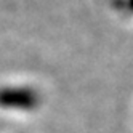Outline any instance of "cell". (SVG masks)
Wrapping results in <instances>:
<instances>
[{"label":"cell","instance_id":"1","mask_svg":"<svg viewBox=\"0 0 133 133\" xmlns=\"http://www.w3.org/2000/svg\"><path fill=\"white\" fill-rule=\"evenodd\" d=\"M40 103L37 91L31 87H2L0 108L11 111H34Z\"/></svg>","mask_w":133,"mask_h":133}]
</instances>
